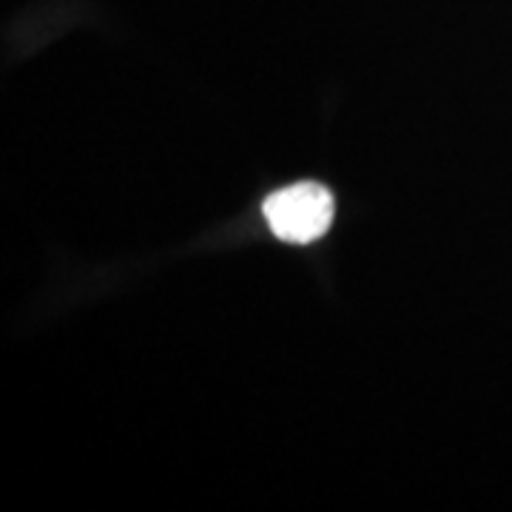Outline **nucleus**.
I'll return each mask as SVG.
<instances>
[{"label": "nucleus", "mask_w": 512, "mask_h": 512, "mask_svg": "<svg viewBox=\"0 0 512 512\" xmlns=\"http://www.w3.org/2000/svg\"><path fill=\"white\" fill-rule=\"evenodd\" d=\"M333 211V194L322 183H293L262 202V214L274 237L291 245H311L325 237Z\"/></svg>", "instance_id": "nucleus-1"}]
</instances>
